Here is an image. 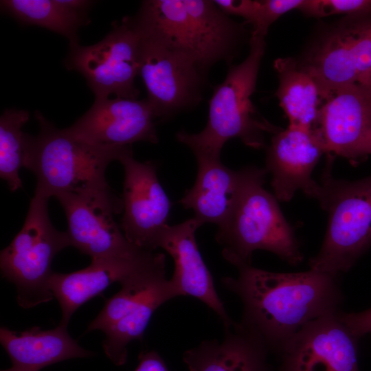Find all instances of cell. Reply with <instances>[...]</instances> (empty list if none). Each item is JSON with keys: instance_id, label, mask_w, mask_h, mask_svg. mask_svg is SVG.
<instances>
[{"instance_id": "obj_25", "label": "cell", "mask_w": 371, "mask_h": 371, "mask_svg": "<svg viewBox=\"0 0 371 371\" xmlns=\"http://www.w3.org/2000/svg\"><path fill=\"white\" fill-rule=\"evenodd\" d=\"M25 110L5 109L0 117V176L14 192L22 187L19 170L23 166L22 127L29 120Z\"/></svg>"}, {"instance_id": "obj_4", "label": "cell", "mask_w": 371, "mask_h": 371, "mask_svg": "<svg viewBox=\"0 0 371 371\" xmlns=\"http://www.w3.org/2000/svg\"><path fill=\"white\" fill-rule=\"evenodd\" d=\"M249 43L247 57L230 67L225 80L214 89L205 128L198 133L176 134L177 141L188 146L194 156L220 158L224 144L234 137L258 149L265 145V132L276 131L272 125L256 117L251 100L266 47L265 37L251 34Z\"/></svg>"}, {"instance_id": "obj_15", "label": "cell", "mask_w": 371, "mask_h": 371, "mask_svg": "<svg viewBox=\"0 0 371 371\" xmlns=\"http://www.w3.org/2000/svg\"><path fill=\"white\" fill-rule=\"evenodd\" d=\"M155 119L146 99L95 98L83 115L64 129L95 145L126 146L140 141L157 144Z\"/></svg>"}, {"instance_id": "obj_12", "label": "cell", "mask_w": 371, "mask_h": 371, "mask_svg": "<svg viewBox=\"0 0 371 371\" xmlns=\"http://www.w3.org/2000/svg\"><path fill=\"white\" fill-rule=\"evenodd\" d=\"M139 75L146 99L161 121L196 105L206 83V76L188 59L142 37Z\"/></svg>"}, {"instance_id": "obj_29", "label": "cell", "mask_w": 371, "mask_h": 371, "mask_svg": "<svg viewBox=\"0 0 371 371\" xmlns=\"http://www.w3.org/2000/svg\"><path fill=\"white\" fill-rule=\"evenodd\" d=\"M138 360L134 371H170L164 359L155 350L141 352Z\"/></svg>"}, {"instance_id": "obj_22", "label": "cell", "mask_w": 371, "mask_h": 371, "mask_svg": "<svg viewBox=\"0 0 371 371\" xmlns=\"http://www.w3.org/2000/svg\"><path fill=\"white\" fill-rule=\"evenodd\" d=\"M0 342L12 362L10 371H39L63 361L95 355L78 345L67 326L61 324L53 329L34 326L22 331L2 326Z\"/></svg>"}, {"instance_id": "obj_14", "label": "cell", "mask_w": 371, "mask_h": 371, "mask_svg": "<svg viewBox=\"0 0 371 371\" xmlns=\"http://www.w3.org/2000/svg\"><path fill=\"white\" fill-rule=\"evenodd\" d=\"M359 339L338 312L322 316L287 342L278 355V371H359Z\"/></svg>"}, {"instance_id": "obj_23", "label": "cell", "mask_w": 371, "mask_h": 371, "mask_svg": "<svg viewBox=\"0 0 371 371\" xmlns=\"http://www.w3.org/2000/svg\"><path fill=\"white\" fill-rule=\"evenodd\" d=\"M279 85L276 95L290 126L315 128L323 100L313 78L293 58L275 60Z\"/></svg>"}, {"instance_id": "obj_31", "label": "cell", "mask_w": 371, "mask_h": 371, "mask_svg": "<svg viewBox=\"0 0 371 371\" xmlns=\"http://www.w3.org/2000/svg\"><path fill=\"white\" fill-rule=\"evenodd\" d=\"M1 371H10V370L8 368V369H5V370H1Z\"/></svg>"}, {"instance_id": "obj_18", "label": "cell", "mask_w": 371, "mask_h": 371, "mask_svg": "<svg viewBox=\"0 0 371 371\" xmlns=\"http://www.w3.org/2000/svg\"><path fill=\"white\" fill-rule=\"evenodd\" d=\"M164 257V254L146 251L131 258L91 260L86 268L71 273L54 271L49 285L61 308L59 324L67 326L72 315L83 304L100 295L113 283H120L133 273Z\"/></svg>"}, {"instance_id": "obj_11", "label": "cell", "mask_w": 371, "mask_h": 371, "mask_svg": "<svg viewBox=\"0 0 371 371\" xmlns=\"http://www.w3.org/2000/svg\"><path fill=\"white\" fill-rule=\"evenodd\" d=\"M56 198L66 215L71 246L91 260L131 258L148 251L128 241L115 221L113 216L123 211V202L112 189L63 193Z\"/></svg>"}, {"instance_id": "obj_20", "label": "cell", "mask_w": 371, "mask_h": 371, "mask_svg": "<svg viewBox=\"0 0 371 371\" xmlns=\"http://www.w3.org/2000/svg\"><path fill=\"white\" fill-rule=\"evenodd\" d=\"M269 351L253 333L234 322L221 340L209 339L184 352L190 371H271Z\"/></svg>"}, {"instance_id": "obj_5", "label": "cell", "mask_w": 371, "mask_h": 371, "mask_svg": "<svg viewBox=\"0 0 371 371\" xmlns=\"http://www.w3.org/2000/svg\"><path fill=\"white\" fill-rule=\"evenodd\" d=\"M267 172L265 168H245L235 205L218 227L216 240L223 247V258L234 266L251 264L252 254L258 249L270 251L294 266L304 259L276 197L263 187Z\"/></svg>"}, {"instance_id": "obj_19", "label": "cell", "mask_w": 371, "mask_h": 371, "mask_svg": "<svg viewBox=\"0 0 371 371\" xmlns=\"http://www.w3.org/2000/svg\"><path fill=\"white\" fill-rule=\"evenodd\" d=\"M315 128L325 153L346 158L371 130V85L354 83L335 91L321 106Z\"/></svg>"}, {"instance_id": "obj_2", "label": "cell", "mask_w": 371, "mask_h": 371, "mask_svg": "<svg viewBox=\"0 0 371 371\" xmlns=\"http://www.w3.org/2000/svg\"><path fill=\"white\" fill-rule=\"evenodd\" d=\"M128 19L142 38L184 56L205 76L214 64L232 60L246 32L210 0L143 1Z\"/></svg>"}, {"instance_id": "obj_24", "label": "cell", "mask_w": 371, "mask_h": 371, "mask_svg": "<svg viewBox=\"0 0 371 371\" xmlns=\"http://www.w3.org/2000/svg\"><path fill=\"white\" fill-rule=\"evenodd\" d=\"M1 8L19 21L58 33L78 43V30L87 19L84 13L71 10L58 0H3Z\"/></svg>"}, {"instance_id": "obj_6", "label": "cell", "mask_w": 371, "mask_h": 371, "mask_svg": "<svg viewBox=\"0 0 371 371\" xmlns=\"http://www.w3.org/2000/svg\"><path fill=\"white\" fill-rule=\"evenodd\" d=\"M331 162L316 199L328 212L326 232L310 269L338 276L347 272L371 247V176L349 181L333 178Z\"/></svg>"}, {"instance_id": "obj_13", "label": "cell", "mask_w": 371, "mask_h": 371, "mask_svg": "<svg viewBox=\"0 0 371 371\" xmlns=\"http://www.w3.org/2000/svg\"><path fill=\"white\" fill-rule=\"evenodd\" d=\"M118 161L124 172L123 216L121 229L133 245L155 251L156 240L168 225L171 203L157 175V164L141 162L133 157L131 146Z\"/></svg>"}, {"instance_id": "obj_3", "label": "cell", "mask_w": 371, "mask_h": 371, "mask_svg": "<svg viewBox=\"0 0 371 371\" xmlns=\"http://www.w3.org/2000/svg\"><path fill=\"white\" fill-rule=\"evenodd\" d=\"M34 116L39 125L38 134L24 133L23 136V166L36 177L34 194L49 199L63 193L111 190L106 170L131 146L89 144L57 128L40 112Z\"/></svg>"}, {"instance_id": "obj_21", "label": "cell", "mask_w": 371, "mask_h": 371, "mask_svg": "<svg viewBox=\"0 0 371 371\" xmlns=\"http://www.w3.org/2000/svg\"><path fill=\"white\" fill-rule=\"evenodd\" d=\"M198 171L193 186L186 191L179 203L194 212L202 225H222L230 214L240 191L245 168L234 170L220 158L195 155Z\"/></svg>"}, {"instance_id": "obj_27", "label": "cell", "mask_w": 371, "mask_h": 371, "mask_svg": "<svg viewBox=\"0 0 371 371\" xmlns=\"http://www.w3.org/2000/svg\"><path fill=\"white\" fill-rule=\"evenodd\" d=\"M309 16L371 13V0H303L299 9Z\"/></svg>"}, {"instance_id": "obj_26", "label": "cell", "mask_w": 371, "mask_h": 371, "mask_svg": "<svg viewBox=\"0 0 371 371\" xmlns=\"http://www.w3.org/2000/svg\"><path fill=\"white\" fill-rule=\"evenodd\" d=\"M303 0H216V5L226 14L245 19L252 25L251 35L265 37L270 25L280 16L298 10Z\"/></svg>"}, {"instance_id": "obj_10", "label": "cell", "mask_w": 371, "mask_h": 371, "mask_svg": "<svg viewBox=\"0 0 371 371\" xmlns=\"http://www.w3.org/2000/svg\"><path fill=\"white\" fill-rule=\"evenodd\" d=\"M140 52V35L125 17L96 44L69 45L65 65L85 77L95 98L114 95L136 100L139 91L135 79L139 72Z\"/></svg>"}, {"instance_id": "obj_17", "label": "cell", "mask_w": 371, "mask_h": 371, "mask_svg": "<svg viewBox=\"0 0 371 371\" xmlns=\"http://www.w3.org/2000/svg\"><path fill=\"white\" fill-rule=\"evenodd\" d=\"M201 225L194 217L175 225H167L156 240L155 249H164L173 259L174 272L170 280L178 297L199 300L216 314L224 328L228 327L234 322L216 293L196 240L195 233Z\"/></svg>"}, {"instance_id": "obj_9", "label": "cell", "mask_w": 371, "mask_h": 371, "mask_svg": "<svg viewBox=\"0 0 371 371\" xmlns=\"http://www.w3.org/2000/svg\"><path fill=\"white\" fill-rule=\"evenodd\" d=\"M298 63L316 82L323 102L345 86L371 85V13L346 16Z\"/></svg>"}, {"instance_id": "obj_8", "label": "cell", "mask_w": 371, "mask_h": 371, "mask_svg": "<svg viewBox=\"0 0 371 371\" xmlns=\"http://www.w3.org/2000/svg\"><path fill=\"white\" fill-rule=\"evenodd\" d=\"M121 289L106 302L85 333L100 330L106 357L116 366L126 363L128 345L143 339L155 311L178 297L166 274V258L133 273L120 283Z\"/></svg>"}, {"instance_id": "obj_28", "label": "cell", "mask_w": 371, "mask_h": 371, "mask_svg": "<svg viewBox=\"0 0 371 371\" xmlns=\"http://www.w3.org/2000/svg\"><path fill=\"white\" fill-rule=\"evenodd\" d=\"M338 315L357 338L371 333V308L359 313L339 311Z\"/></svg>"}, {"instance_id": "obj_16", "label": "cell", "mask_w": 371, "mask_h": 371, "mask_svg": "<svg viewBox=\"0 0 371 371\" xmlns=\"http://www.w3.org/2000/svg\"><path fill=\"white\" fill-rule=\"evenodd\" d=\"M325 149L315 128L289 126L275 131L267 151L266 170L271 175L276 199L290 201L297 190L316 199L319 184L312 172Z\"/></svg>"}, {"instance_id": "obj_1", "label": "cell", "mask_w": 371, "mask_h": 371, "mask_svg": "<svg viewBox=\"0 0 371 371\" xmlns=\"http://www.w3.org/2000/svg\"><path fill=\"white\" fill-rule=\"evenodd\" d=\"M236 277H224L223 286L243 304L240 324L255 334L269 352L279 355L303 326L337 313L343 302L338 276L312 269L279 273L239 264Z\"/></svg>"}, {"instance_id": "obj_30", "label": "cell", "mask_w": 371, "mask_h": 371, "mask_svg": "<svg viewBox=\"0 0 371 371\" xmlns=\"http://www.w3.org/2000/svg\"><path fill=\"white\" fill-rule=\"evenodd\" d=\"M368 155H371V130L349 150L346 158L352 162H357V159Z\"/></svg>"}, {"instance_id": "obj_7", "label": "cell", "mask_w": 371, "mask_h": 371, "mask_svg": "<svg viewBox=\"0 0 371 371\" xmlns=\"http://www.w3.org/2000/svg\"><path fill=\"white\" fill-rule=\"evenodd\" d=\"M48 200L34 194L22 228L0 254L1 276L15 285L17 303L23 308L54 298L49 285L53 259L71 246L67 232L52 225Z\"/></svg>"}]
</instances>
